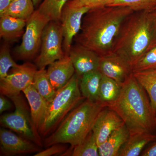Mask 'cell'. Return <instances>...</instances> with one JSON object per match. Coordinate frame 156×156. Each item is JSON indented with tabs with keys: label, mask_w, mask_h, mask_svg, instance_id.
<instances>
[{
	"label": "cell",
	"mask_w": 156,
	"mask_h": 156,
	"mask_svg": "<svg viewBox=\"0 0 156 156\" xmlns=\"http://www.w3.org/2000/svg\"><path fill=\"white\" fill-rule=\"evenodd\" d=\"M133 11L124 6L90 9L84 15L81 30L74 41L100 56L106 55L112 52L122 24Z\"/></svg>",
	"instance_id": "6da1fadb"
},
{
	"label": "cell",
	"mask_w": 156,
	"mask_h": 156,
	"mask_svg": "<svg viewBox=\"0 0 156 156\" xmlns=\"http://www.w3.org/2000/svg\"><path fill=\"white\" fill-rule=\"evenodd\" d=\"M107 107L119 115L130 134L153 132L156 128V117L149 98L133 74L122 85L117 100Z\"/></svg>",
	"instance_id": "7a4b0ae2"
},
{
	"label": "cell",
	"mask_w": 156,
	"mask_h": 156,
	"mask_svg": "<svg viewBox=\"0 0 156 156\" xmlns=\"http://www.w3.org/2000/svg\"><path fill=\"white\" fill-rule=\"evenodd\" d=\"M152 23V11H133L122 24L113 51L133 66L150 45Z\"/></svg>",
	"instance_id": "3957f363"
},
{
	"label": "cell",
	"mask_w": 156,
	"mask_h": 156,
	"mask_svg": "<svg viewBox=\"0 0 156 156\" xmlns=\"http://www.w3.org/2000/svg\"><path fill=\"white\" fill-rule=\"evenodd\" d=\"M98 102L86 99L70 112L50 136L44 144L48 147L58 144L77 145L92 131L98 114L104 108Z\"/></svg>",
	"instance_id": "277c9868"
},
{
	"label": "cell",
	"mask_w": 156,
	"mask_h": 156,
	"mask_svg": "<svg viewBox=\"0 0 156 156\" xmlns=\"http://www.w3.org/2000/svg\"><path fill=\"white\" fill-rule=\"evenodd\" d=\"M79 81L80 78L75 73L66 85L56 91L53 100L48 104L42 136L53 132L70 112L84 99L80 90Z\"/></svg>",
	"instance_id": "5b68a950"
},
{
	"label": "cell",
	"mask_w": 156,
	"mask_h": 156,
	"mask_svg": "<svg viewBox=\"0 0 156 156\" xmlns=\"http://www.w3.org/2000/svg\"><path fill=\"white\" fill-rule=\"evenodd\" d=\"M15 106V111L10 113L2 115L0 118L1 125L21 135L22 137L42 147L41 136L34 128L30 110L21 94L9 98Z\"/></svg>",
	"instance_id": "8992f818"
},
{
	"label": "cell",
	"mask_w": 156,
	"mask_h": 156,
	"mask_svg": "<svg viewBox=\"0 0 156 156\" xmlns=\"http://www.w3.org/2000/svg\"><path fill=\"white\" fill-rule=\"evenodd\" d=\"M63 40L60 21H49L43 31L41 52L35 60L38 69H45L47 66L64 57Z\"/></svg>",
	"instance_id": "52a82bcc"
},
{
	"label": "cell",
	"mask_w": 156,
	"mask_h": 156,
	"mask_svg": "<svg viewBox=\"0 0 156 156\" xmlns=\"http://www.w3.org/2000/svg\"><path fill=\"white\" fill-rule=\"evenodd\" d=\"M49 21L37 9L27 20L22 41L15 48V53L18 58L30 59L36 56L41 48L43 31Z\"/></svg>",
	"instance_id": "ba28073f"
},
{
	"label": "cell",
	"mask_w": 156,
	"mask_h": 156,
	"mask_svg": "<svg viewBox=\"0 0 156 156\" xmlns=\"http://www.w3.org/2000/svg\"><path fill=\"white\" fill-rule=\"evenodd\" d=\"M37 70L35 65L30 62L11 69L5 77L0 80L1 94L9 98L19 95L33 83Z\"/></svg>",
	"instance_id": "9c48e42d"
},
{
	"label": "cell",
	"mask_w": 156,
	"mask_h": 156,
	"mask_svg": "<svg viewBox=\"0 0 156 156\" xmlns=\"http://www.w3.org/2000/svg\"><path fill=\"white\" fill-rule=\"evenodd\" d=\"M89 10L73 5L69 1L63 7L60 22L63 31V49L66 55H69L73 41L81 30L84 15Z\"/></svg>",
	"instance_id": "30bf717a"
},
{
	"label": "cell",
	"mask_w": 156,
	"mask_h": 156,
	"mask_svg": "<svg viewBox=\"0 0 156 156\" xmlns=\"http://www.w3.org/2000/svg\"><path fill=\"white\" fill-rule=\"evenodd\" d=\"M98 70L102 75L122 85L133 74L132 65L122 56L112 51L100 56Z\"/></svg>",
	"instance_id": "8fae6325"
},
{
	"label": "cell",
	"mask_w": 156,
	"mask_h": 156,
	"mask_svg": "<svg viewBox=\"0 0 156 156\" xmlns=\"http://www.w3.org/2000/svg\"><path fill=\"white\" fill-rule=\"evenodd\" d=\"M0 144L1 154L4 156H14L41 151V147L36 144L5 128L0 129Z\"/></svg>",
	"instance_id": "7c38bea8"
},
{
	"label": "cell",
	"mask_w": 156,
	"mask_h": 156,
	"mask_svg": "<svg viewBox=\"0 0 156 156\" xmlns=\"http://www.w3.org/2000/svg\"><path fill=\"white\" fill-rule=\"evenodd\" d=\"M124 124L122 119L115 112L109 108H104L98 114L92 130L98 146L113 132Z\"/></svg>",
	"instance_id": "4fadbf2b"
},
{
	"label": "cell",
	"mask_w": 156,
	"mask_h": 156,
	"mask_svg": "<svg viewBox=\"0 0 156 156\" xmlns=\"http://www.w3.org/2000/svg\"><path fill=\"white\" fill-rule=\"evenodd\" d=\"M79 78L86 73L98 70L100 56L93 50L76 44L69 53Z\"/></svg>",
	"instance_id": "5bb4252c"
},
{
	"label": "cell",
	"mask_w": 156,
	"mask_h": 156,
	"mask_svg": "<svg viewBox=\"0 0 156 156\" xmlns=\"http://www.w3.org/2000/svg\"><path fill=\"white\" fill-rule=\"evenodd\" d=\"M22 92L27 99L30 108L31 118L34 128L37 134L40 136L47 118L48 103L39 94L33 84Z\"/></svg>",
	"instance_id": "9a60e30c"
},
{
	"label": "cell",
	"mask_w": 156,
	"mask_h": 156,
	"mask_svg": "<svg viewBox=\"0 0 156 156\" xmlns=\"http://www.w3.org/2000/svg\"><path fill=\"white\" fill-rule=\"evenodd\" d=\"M75 73V69L69 55H65L49 65L47 76L54 89L57 91L68 83Z\"/></svg>",
	"instance_id": "2e32d148"
},
{
	"label": "cell",
	"mask_w": 156,
	"mask_h": 156,
	"mask_svg": "<svg viewBox=\"0 0 156 156\" xmlns=\"http://www.w3.org/2000/svg\"><path fill=\"white\" fill-rule=\"evenodd\" d=\"M156 140V135L152 132L130 134L127 141L120 149L118 156L140 155L144 147Z\"/></svg>",
	"instance_id": "e0dca14e"
},
{
	"label": "cell",
	"mask_w": 156,
	"mask_h": 156,
	"mask_svg": "<svg viewBox=\"0 0 156 156\" xmlns=\"http://www.w3.org/2000/svg\"><path fill=\"white\" fill-rule=\"evenodd\" d=\"M130 135L124 124L115 130L103 143L98 146L100 156H118L120 149Z\"/></svg>",
	"instance_id": "ac0fdd59"
},
{
	"label": "cell",
	"mask_w": 156,
	"mask_h": 156,
	"mask_svg": "<svg viewBox=\"0 0 156 156\" xmlns=\"http://www.w3.org/2000/svg\"><path fill=\"white\" fill-rule=\"evenodd\" d=\"M27 20L7 15L0 16V36L7 41H16L24 33Z\"/></svg>",
	"instance_id": "d6986e66"
},
{
	"label": "cell",
	"mask_w": 156,
	"mask_h": 156,
	"mask_svg": "<svg viewBox=\"0 0 156 156\" xmlns=\"http://www.w3.org/2000/svg\"><path fill=\"white\" fill-rule=\"evenodd\" d=\"M102 76L100 71L97 70L86 73L80 78V90L84 98L97 102Z\"/></svg>",
	"instance_id": "ffe728a7"
},
{
	"label": "cell",
	"mask_w": 156,
	"mask_h": 156,
	"mask_svg": "<svg viewBox=\"0 0 156 156\" xmlns=\"http://www.w3.org/2000/svg\"><path fill=\"white\" fill-rule=\"evenodd\" d=\"M122 85L116 81L102 75L97 102L107 107L115 102L119 96Z\"/></svg>",
	"instance_id": "44dd1931"
},
{
	"label": "cell",
	"mask_w": 156,
	"mask_h": 156,
	"mask_svg": "<svg viewBox=\"0 0 156 156\" xmlns=\"http://www.w3.org/2000/svg\"><path fill=\"white\" fill-rule=\"evenodd\" d=\"M133 75L145 90L156 116V69H146L133 72Z\"/></svg>",
	"instance_id": "7402d4cb"
},
{
	"label": "cell",
	"mask_w": 156,
	"mask_h": 156,
	"mask_svg": "<svg viewBox=\"0 0 156 156\" xmlns=\"http://www.w3.org/2000/svg\"><path fill=\"white\" fill-rule=\"evenodd\" d=\"M34 87L48 104L53 100L56 91L54 89L48 79L47 70L37 69L33 80Z\"/></svg>",
	"instance_id": "603a6c76"
},
{
	"label": "cell",
	"mask_w": 156,
	"mask_h": 156,
	"mask_svg": "<svg viewBox=\"0 0 156 156\" xmlns=\"http://www.w3.org/2000/svg\"><path fill=\"white\" fill-rule=\"evenodd\" d=\"M34 8L33 0H13L0 16L9 15L27 20L35 11Z\"/></svg>",
	"instance_id": "cb8c5ba5"
},
{
	"label": "cell",
	"mask_w": 156,
	"mask_h": 156,
	"mask_svg": "<svg viewBox=\"0 0 156 156\" xmlns=\"http://www.w3.org/2000/svg\"><path fill=\"white\" fill-rule=\"evenodd\" d=\"M70 155L72 156H98V146L92 131L80 143L72 148Z\"/></svg>",
	"instance_id": "d4e9b609"
},
{
	"label": "cell",
	"mask_w": 156,
	"mask_h": 156,
	"mask_svg": "<svg viewBox=\"0 0 156 156\" xmlns=\"http://www.w3.org/2000/svg\"><path fill=\"white\" fill-rule=\"evenodd\" d=\"M69 0H44L37 9L50 21H60L62 11Z\"/></svg>",
	"instance_id": "484cf974"
},
{
	"label": "cell",
	"mask_w": 156,
	"mask_h": 156,
	"mask_svg": "<svg viewBox=\"0 0 156 156\" xmlns=\"http://www.w3.org/2000/svg\"><path fill=\"white\" fill-rule=\"evenodd\" d=\"M106 6H124L134 11H151L156 9V0H110Z\"/></svg>",
	"instance_id": "4316f807"
},
{
	"label": "cell",
	"mask_w": 156,
	"mask_h": 156,
	"mask_svg": "<svg viewBox=\"0 0 156 156\" xmlns=\"http://www.w3.org/2000/svg\"><path fill=\"white\" fill-rule=\"evenodd\" d=\"M133 72L156 69V46L147 50L133 66Z\"/></svg>",
	"instance_id": "83f0119b"
},
{
	"label": "cell",
	"mask_w": 156,
	"mask_h": 156,
	"mask_svg": "<svg viewBox=\"0 0 156 156\" xmlns=\"http://www.w3.org/2000/svg\"><path fill=\"white\" fill-rule=\"evenodd\" d=\"M18 65L11 56L9 45H2L0 51V80L5 77L10 69Z\"/></svg>",
	"instance_id": "f1b7e54d"
},
{
	"label": "cell",
	"mask_w": 156,
	"mask_h": 156,
	"mask_svg": "<svg viewBox=\"0 0 156 156\" xmlns=\"http://www.w3.org/2000/svg\"><path fill=\"white\" fill-rule=\"evenodd\" d=\"M110 0H69L76 5L91 9L106 6Z\"/></svg>",
	"instance_id": "f546056e"
},
{
	"label": "cell",
	"mask_w": 156,
	"mask_h": 156,
	"mask_svg": "<svg viewBox=\"0 0 156 156\" xmlns=\"http://www.w3.org/2000/svg\"><path fill=\"white\" fill-rule=\"evenodd\" d=\"M66 147L62 145V144H53L50 147L44 151L37 153L34 156H50L54 155L60 154L66 152Z\"/></svg>",
	"instance_id": "4dcf8cb0"
},
{
	"label": "cell",
	"mask_w": 156,
	"mask_h": 156,
	"mask_svg": "<svg viewBox=\"0 0 156 156\" xmlns=\"http://www.w3.org/2000/svg\"><path fill=\"white\" fill-rule=\"evenodd\" d=\"M152 14L153 23L151 41L148 50L156 46V9L152 10Z\"/></svg>",
	"instance_id": "1f68e13d"
},
{
	"label": "cell",
	"mask_w": 156,
	"mask_h": 156,
	"mask_svg": "<svg viewBox=\"0 0 156 156\" xmlns=\"http://www.w3.org/2000/svg\"><path fill=\"white\" fill-rule=\"evenodd\" d=\"M12 105L11 102L4 95L1 94L0 96V113L9 110L12 107Z\"/></svg>",
	"instance_id": "d6a6232c"
},
{
	"label": "cell",
	"mask_w": 156,
	"mask_h": 156,
	"mask_svg": "<svg viewBox=\"0 0 156 156\" xmlns=\"http://www.w3.org/2000/svg\"><path fill=\"white\" fill-rule=\"evenodd\" d=\"M141 156H156V140L144 150L140 155Z\"/></svg>",
	"instance_id": "836d02e7"
},
{
	"label": "cell",
	"mask_w": 156,
	"mask_h": 156,
	"mask_svg": "<svg viewBox=\"0 0 156 156\" xmlns=\"http://www.w3.org/2000/svg\"><path fill=\"white\" fill-rule=\"evenodd\" d=\"M13 0H0V15L3 14Z\"/></svg>",
	"instance_id": "e575fe53"
},
{
	"label": "cell",
	"mask_w": 156,
	"mask_h": 156,
	"mask_svg": "<svg viewBox=\"0 0 156 156\" xmlns=\"http://www.w3.org/2000/svg\"><path fill=\"white\" fill-rule=\"evenodd\" d=\"M42 0H33L35 7H37L41 3Z\"/></svg>",
	"instance_id": "d590c367"
},
{
	"label": "cell",
	"mask_w": 156,
	"mask_h": 156,
	"mask_svg": "<svg viewBox=\"0 0 156 156\" xmlns=\"http://www.w3.org/2000/svg\"></svg>",
	"instance_id": "8d00e7d4"
}]
</instances>
